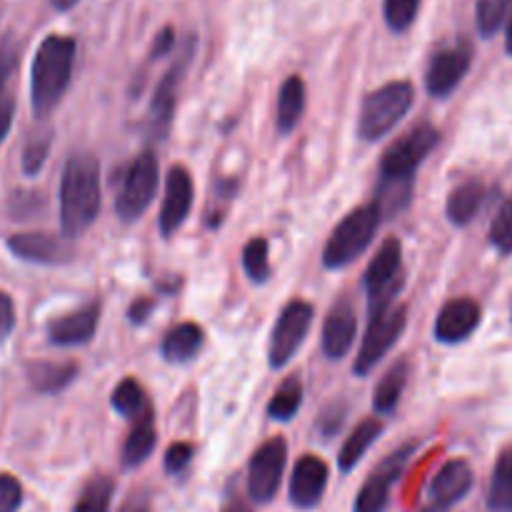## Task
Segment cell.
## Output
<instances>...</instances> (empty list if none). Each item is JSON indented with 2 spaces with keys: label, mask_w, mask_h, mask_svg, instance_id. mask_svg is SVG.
I'll return each instance as SVG.
<instances>
[{
  "label": "cell",
  "mask_w": 512,
  "mask_h": 512,
  "mask_svg": "<svg viewBox=\"0 0 512 512\" xmlns=\"http://www.w3.org/2000/svg\"><path fill=\"white\" fill-rule=\"evenodd\" d=\"M330 468L318 455H303L295 463L293 475H290L288 495L290 503L298 510H313L323 503V495L328 490Z\"/></svg>",
  "instance_id": "17"
},
{
  "label": "cell",
  "mask_w": 512,
  "mask_h": 512,
  "mask_svg": "<svg viewBox=\"0 0 512 512\" xmlns=\"http://www.w3.org/2000/svg\"><path fill=\"white\" fill-rule=\"evenodd\" d=\"M120 512H150V505L145 498H138V495H133V498L128 500V503L120 508Z\"/></svg>",
  "instance_id": "46"
},
{
  "label": "cell",
  "mask_w": 512,
  "mask_h": 512,
  "mask_svg": "<svg viewBox=\"0 0 512 512\" xmlns=\"http://www.w3.org/2000/svg\"><path fill=\"white\" fill-rule=\"evenodd\" d=\"M175 45H178V35H175V30L170 28V25H165V28L155 35L153 48H150V58H163V55H168Z\"/></svg>",
  "instance_id": "44"
},
{
  "label": "cell",
  "mask_w": 512,
  "mask_h": 512,
  "mask_svg": "<svg viewBox=\"0 0 512 512\" xmlns=\"http://www.w3.org/2000/svg\"><path fill=\"white\" fill-rule=\"evenodd\" d=\"M415 178H378L375 185L373 205L378 208L380 218L393 220L403 213L413 200Z\"/></svg>",
  "instance_id": "29"
},
{
  "label": "cell",
  "mask_w": 512,
  "mask_h": 512,
  "mask_svg": "<svg viewBox=\"0 0 512 512\" xmlns=\"http://www.w3.org/2000/svg\"><path fill=\"white\" fill-rule=\"evenodd\" d=\"M285 465H288V443L283 435H273L255 450L248 463V495L253 503H273L283 483Z\"/></svg>",
  "instance_id": "11"
},
{
  "label": "cell",
  "mask_w": 512,
  "mask_h": 512,
  "mask_svg": "<svg viewBox=\"0 0 512 512\" xmlns=\"http://www.w3.org/2000/svg\"><path fill=\"white\" fill-rule=\"evenodd\" d=\"M420 3L423 0H385L383 15L388 28L393 33H405V30L413 28L415 18L420 13Z\"/></svg>",
  "instance_id": "38"
},
{
  "label": "cell",
  "mask_w": 512,
  "mask_h": 512,
  "mask_svg": "<svg viewBox=\"0 0 512 512\" xmlns=\"http://www.w3.org/2000/svg\"><path fill=\"white\" fill-rule=\"evenodd\" d=\"M423 512H450V510H438V508H430V505H428V508H425Z\"/></svg>",
  "instance_id": "50"
},
{
  "label": "cell",
  "mask_w": 512,
  "mask_h": 512,
  "mask_svg": "<svg viewBox=\"0 0 512 512\" xmlns=\"http://www.w3.org/2000/svg\"><path fill=\"white\" fill-rule=\"evenodd\" d=\"M345 418H348V405L343 403V400H335V403H330L328 408L320 413L318 418V433L323 435L325 440H333L335 435L343 430L345 425Z\"/></svg>",
  "instance_id": "40"
},
{
  "label": "cell",
  "mask_w": 512,
  "mask_h": 512,
  "mask_svg": "<svg viewBox=\"0 0 512 512\" xmlns=\"http://www.w3.org/2000/svg\"><path fill=\"white\" fill-rule=\"evenodd\" d=\"M413 100L415 88L410 80H390L365 95L358 115V138H363L365 143L383 140L410 113Z\"/></svg>",
  "instance_id": "3"
},
{
  "label": "cell",
  "mask_w": 512,
  "mask_h": 512,
  "mask_svg": "<svg viewBox=\"0 0 512 512\" xmlns=\"http://www.w3.org/2000/svg\"><path fill=\"white\" fill-rule=\"evenodd\" d=\"M490 512H512V448L498 455L488 488Z\"/></svg>",
  "instance_id": "32"
},
{
  "label": "cell",
  "mask_w": 512,
  "mask_h": 512,
  "mask_svg": "<svg viewBox=\"0 0 512 512\" xmlns=\"http://www.w3.org/2000/svg\"><path fill=\"white\" fill-rule=\"evenodd\" d=\"M410 378V360L398 358L388 370L383 373V378L378 380L373 390V410L385 418V415H393L398 410L400 400H403L405 388H408Z\"/></svg>",
  "instance_id": "26"
},
{
  "label": "cell",
  "mask_w": 512,
  "mask_h": 512,
  "mask_svg": "<svg viewBox=\"0 0 512 512\" xmlns=\"http://www.w3.org/2000/svg\"><path fill=\"white\" fill-rule=\"evenodd\" d=\"M78 43L70 35H48L38 45L30 65V108L38 120H45L58 103L65 90L70 88Z\"/></svg>",
  "instance_id": "2"
},
{
  "label": "cell",
  "mask_w": 512,
  "mask_h": 512,
  "mask_svg": "<svg viewBox=\"0 0 512 512\" xmlns=\"http://www.w3.org/2000/svg\"><path fill=\"white\" fill-rule=\"evenodd\" d=\"M50 5H53V10H58V13H65V10L78 5V0H50Z\"/></svg>",
  "instance_id": "47"
},
{
  "label": "cell",
  "mask_w": 512,
  "mask_h": 512,
  "mask_svg": "<svg viewBox=\"0 0 512 512\" xmlns=\"http://www.w3.org/2000/svg\"><path fill=\"white\" fill-rule=\"evenodd\" d=\"M155 443H158V430H155V415L153 410L143 415L140 420H135L133 428H130L128 438H125L123 450H120V463L125 470L140 468L145 460L153 455Z\"/></svg>",
  "instance_id": "27"
},
{
  "label": "cell",
  "mask_w": 512,
  "mask_h": 512,
  "mask_svg": "<svg viewBox=\"0 0 512 512\" xmlns=\"http://www.w3.org/2000/svg\"><path fill=\"white\" fill-rule=\"evenodd\" d=\"M512 0H478L475 3V25H478L480 38H493L508 20Z\"/></svg>",
  "instance_id": "36"
},
{
  "label": "cell",
  "mask_w": 512,
  "mask_h": 512,
  "mask_svg": "<svg viewBox=\"0 0 512 512\" xmlns=\"http://www.w3.org/2000/svg\"><path fill=\"white\" fill-rule=\"evenodd\" d=\"M440 130L430 123H418L388 145L380 160V178H415V170L438 148Z\"/></svg>",
  "instance_id": "8"
},
{
  "label": "cell",
  "mask_w": 512,
  "mask_h": 512,
  "mask_svg": "<svg viewBox=\"0 0 512 512\" xmlns=\"http://www.w3.org/2000/svg\"><path fill=\"white\" fill-rule=\"evenodd\" d=\"M195 45H198V38H195V35H188L185 43L180 45V53L178 58H175V63L165 70L163 78L155 85L153 100H150L148 108V135L153 140L168 138L170 125H173L175 105H178V88L185 78V70L193 63Z\"/></svg>",
  "instance_id": "7"
},
{
  "label": "cell",
  "mask_w": 512,
  "mask_h": 512,
  "mask_svg": "<svg viewBox=\"0 0 512 512\" xmlns=\"http://www.w3.org/2000/svg\"><path fill=\"white\" fill-rule=\"evenodd\" d=\"M103 205L100 163L93 153H73L63 165L58 188L60 235L80 238L98 220Z\"/></svg>",
  "instance_id": "1"
},
{
  "label": "cell",
  "mask_w": 512,
  "mask_h": 512,
  "mask_svg": "<svg viewBox=\"0 0 512 512\" xmlns=\"http://www.w3.org/2000/svg\"><path fill=\"white\" fill-rule=\"evenodd\" d=\"M205 348V330L198 323H178L165 333L160 355L170 365H185L198 358Z\"/></svg>",
  "instance_id": "22"
},
{
  "label": "cell",
  "mask_w": 512,
  "mask_h": 512,
  "mask_svg": "<svg viewBox=\"0 0 512 512\" xmlns=\"http://www.w3.org/2000/svg\"><path fill=\"white\" fill-rule=\"evenodd\" d=\"M510 320H512V300H510Z\"/></svg>",
  "instance_id": "51"
},
{
  "label": "cell",
  "mask_w": 512,
  "mask_h": 512,
  "mask_svg": "<svg viewBox=\"0 0 512 512\" xmlns=\"http://www.w3.org/2000/svg\"><path fill=\"white\" fill-rule=\"evenodd\" d=\"M488 238L500 255H512V200H503L490 223Z\"/></svg>",
  "instance_id": "39"
},
{
  "label": "cell",
  "mask_w": 512,
  "mask_h": 512,
  "mask_svg": "<svg viewBox=\"0 0 512 512\" xmlns=\"http://www.w3.org/2000/svg\"><path fill=\"white\" fill-rule=\"evenodd\" d=\"M98 325L100 303H88L50 320L45 335H48V343L55 345V348H78V345H88L95 338Z\"/></svg>",
  "instance_id": "18"
},
{
  "label": "cell",
  "mask_w": 512,
  "mask_h": 512,
  "mask_svg": "<svg viewBox=\"0 0 512 512\" xmlns=\"http://www.w3.org/2000/svg\"><path fill=\"white\" fill-rule=\"evenodd\" d=\"M365 298H368V318H378L395 305V298L405 288L403 268V243L398 238H388L378 248V255L370 260L363 275Z\"/></svg>",
  "instance_id": "5"
},
{
  "label": "cell",
  "mask_w": 512,
  "mask_h": 512,
  "mask_svg": "<svg viewBox=\"0 0 512 512\" xmlns=\"http://www.w3.org/2000/svg\"><path fill=\"white\" fill-rule=\"evenodd\" d=\"M485 195H488V190H485V185L478 178H470L465 183L455 185L450 190L448 200H445V215H448L450 223L455 228H465V225L473 223L478 218L480 208H483Z\"/></svg>",
  "instance_id": "25"
},
{
  "label": "cell",
  "mask_w": 512,
  "mask_h": 512,
  "mask_svg": "<svg viewBox=\"0 0 512 512\" xmlns=\"http://www.w3.org/2000/svg\"><path fill=\"white\" fill-rule=\"evenodd\" d=\"M153 310H155V300L153 298L133 300V305H130V310H128L130 325H145V323H148L150 315H153Z\"/></svg>",
  "instance_id": "45"
},
{
  "label": "cell",
  "mask_w": 512,
  "mask_h": 512,
  "mask_svg": "<svg viewBox=\"0 0 512 512\" xmlns=\"http://www.w3.org/2000/svg\"><path fill=\"white\" fill-rule=\"evenodd\" d=\"M50 148H53V128L50 125H40L38 130L28 135L23 150H20V170H23L25 178L40 175V170L48 163Z\"/></svg>",
  "instance_id": "33"
},
{
  "label": "cell",
  "mask_w": 512,
  "mask_h": 512,
  "mask_svg": "<svg viewBox=\"0 0 512 512\" xmlns=\"http://www.w3.org/2000/svg\"><path fill=\"white\" fill-rule=\"evenodd\" d=\"M195 458V445L193 443H173L168 450H165L163 468L168 475H180L188 470V465L193 463Z\"/></svg>",
  "instance_id": "41"
},
{
  "label": "cell",
  "mask_w": 512,
  "mask_h": 512,
  "mask_svg": "<svg viewBox=\"0 0 512 512\" xmlns=\"http://www.w3.org/2000/svg\"><path fill=\"white\" fill-rule=\"evenodd\" d=\"M505 50H508V55H512V18L508 23V35H505Z\"/></svg>",
  "instance_id": "48"
},
{
  "label": "cell",
  "mask_w": 512,
  "mask_h": 512,
  "mask_svg": "<svg viewBox=\"0 0 512 512\" xmlns=\"http://www.w3.org/2000/svg\"><path fill=\"white\" fill-rule=\"evenodd\" d=\"M110 408H113L120 418L130 420V423H135V420L143 418L148 410H153L148 403V393H145V388L135 378H123L115 385L113 395H110Z\"/></svg>",
  "instance_id": "30"
},
{
  "label": "cell",
  "mask_w": 512,
  "mask_h": 512,
  "mask_svg": "<svg viewBox=\"0 0 512 512\" xmlns=\"http://www.w3.org/2000/svg\"><path fill=\"white\" fill-rule=\"evenodd\" d=\"M405 328H408V305H393V308L385 310L378 318H370L365 338L358 348L353 373L358 378H365V375L373 373L380 360L403 338Z\"/></svg>",
  "instance_id": "9"
},
{
  "label": "cell",
  "mask_w": 512,
  "mask_h": 512,
  "mask_svg": "<svg viewBox=\"0 0 512 512\" xmlns=\"http://www.w3.org/2000/svg\"><path fill=\"white\" fill-rule=\"evenodd\" d=\"M115 483L108 475H93L88 483L80 490L78 500H75L73 512H108L113 503Z\"/></svg>",
  "instance_id": "34"
},
{
  "label": "cell",
  "mask_w": 512,
  "mask_h": 512,
  "mask_svg": "<svg viewBox=\"0 0 512 512\" xmlns=\"http://www.w3.org/2000/svg\"><path fill=\"white\" fill-rule=\"evenodd\" d=\"M470 65H473V45L468 40H460V43L438 50L430 58L428 70H425V90H428L430 98H450L460 88L465 75L470 73Z\"/></svg>",
  "instance_id": "13"
},
{
  "label": "cell",
  "mask_w": 512,
  "mask_h": 512,
  "mask_svg": "<svg viewBox=\"0 0 512 512\" xmlns=\"http://www.w3.org/2000/svg\"><path fill=\"white\" fill-rule=\"evenodd\" d=\"M383 435V420L380 418H365L350 430V435L345 438L343 448L338 453V468L343 473H350V470L358 468L360 460L365 458L370 448L375 445V440Z\"/></svg>",
  "instance_id": "28"
},
{
  "label": "cell",
  "mask_w": 512,
  "mask_h": 512,
  "mask_svg": "<svg viewBox=\"0 0 512 512\" xmlns=\"http://www.w3.org/2000/svg\"><path fill=\"white\" fill-rule=\"evenodd\" d=\"M475 483V473L473 465L463 458L448 460L438 473L433 475L428 485V498H430V508L438 510H450L453 505H458L465 495L473 490Z\"/></svg>",
  "instance_id": "19"
},
{
  "label": "cell",
  "mask_w": 512,
  "mask_h": 512,
  "mask_svg": "<svg viewBox=\"0 0 512 512\" xmlns=\"http://www.w3.org/2000/svg\"><path fill=\"white\" fill-rule=\"evenodd\" d=\"M315 308L308 300H290L283 310H280L278 320L273 325V333H270L268 343V363L273 370L285 368L290 360L295 358L300 348H303L305 338L310 333V325H313Z\"/></svg>",
  "instance_id": "10"
},
{
  "label": "cell",
  "mask_w": 512,
  "mask_h": 512,
  "mask_svg": "<svg viewBox=\"0 0 512 512\" xmlns=\"http://www.w3.org/2000/svg\"><path fill=\"white\" fill-rule=\"evenodd\" d=\"M80 368L73 360H33L25 368L30 388L40 395H58L75 383Z\"/></svg>",
  "instance_id": "21"
},
{
  "label": "cell",
  "mask_w": 512,
  "mask_h": 512,
  "mask_svg": "<svg viewBox=\"0 0 512 512\" xmlns=\"http://www.w3.org/2000/svg\"><path fill=\"white\" fill-rule=\"evenodd\" d=\"M223 512H250V508H245L243 503H230Z\"/></svg>",
  "instance_id": "49"
},
{
  "label": "cell",
  "mask_w": 512,
  "mask_h": 512,
  "mask_svg": "<svg viewBox=\"0 0 512 512\" xmlns=\"http://www.w3.org/2000/svg\"><path fill=\"white\" fill-rule=\"evenodd\" d=\"M480 323H483V308L478 300L468 298V295L453 298L440 308L433 325V338L443 345H460L470 340Z\"/></svg>",
  "instance_id": "15"
},
{
  "label": "cell",
  "mask_w": 512,
  "mask_h": 512,
  "mask_svg": "<svg viewBox=\"0 0 512 512\" xmlns=\"http://www.w3.org/2000/svg\"><path fill=\"white\" fill-rule=\"evenodd\" d=\"M8 250L23 263L33 265H65L73 260L75 250L68 238L53 233H15L8 238Z\"/></svg>",
  "instance_id": "16"
},
{
  "label": "cell",
  "mask_w": 512,
  "mask_h": 512,
  "mask_svg": "<svg viewBox=\"0 0 512 512\" xmlns=\"http://www.w3.org/2000/svg\"><path fill=\"white\" fill-rule=\"evenodd\" d=\"M238 190H240V183L235 178H223L215 183L213 198H210L208 210H205V225H208V230H215L223 225L225 213H228L230 203L235 200Z\"/></svg>",
  "instance_id": "37"
},
{
  "label": "cell",
  "mask_w": 512,
  "mask_h": 512,
  "mask_svg": "<svg viewBox=\"0 0 512 512\" xmlns=\"http://www.w3.org/2000/svg\"><path fill=\"white\" fill-rule=\"evenodd\" d=\"M15 323H18V313H15V303L5 290H0V345L8 343L13 335Z\"/></svg>",
  "instance_id": "43"
},
{
  "label": "cell",
  "mask_w": 512,
  "mask_h": 512,
  "mask_svg": "<svg viewBox=\"0 0 512 512\" xmlns=\"http://www.w3.org/2000/svg\"><path fill=\"white\" fill-rule=\"evenodd\" d=\"M243 270L250 283L265 285L270 280V245L263 235H255L243 248Z\"/></svg>",
  "instance_id": "35"
},
{
  "label": "cell",
  "mask_w": 512,
  "mask_h": 512,
  "mask_svg": "<svg viewBox=\"0 0 512 512\" xmlns=\"http://www.w3.org/2000/svg\"><path fill=\"white\" fill-rule=\"evenodd\" d=\"M380 223H383V218H380L378 208H375L373 203L358 205V208L350 210V213L335 225L328 243H325L323 248L325 268L343 270L348 268V265H353L355 260L370 248Z\"/></svg>",
  "instance_id": "4"
},
{
  "label": "cell",
  "mask_w": 512,
  "mask_h": 512,
  "mask_svg": "<svg viewBox=\"0 0 512 512\" xmlns=\"http://www.w3.org/2000/svg\"><path fill=\"white\" fill-rule=\"evenodd\" d=\"M160 185V165L158 155L150 148L135 155L130 168L125 170L120 180L118 195H115V215L123 223H135L145 215V210L153 205Z\"/></svg>",
  "instance_id": "6"
},
{
  "label": "cell",
  "mask_w": 512,
  "mask_h": 512,
  "mask_svg": "<svg viewBox=\"0 0 512 512\" xmlns=\"http://www.w3.org/2000/svg\"><path fill=\"white\" fill-rule=\"evenodd\" d=\"M415 455V443L400 445L398 450L383 458V463L368 475L363 488L358 490L353 503V512H385L390 505V490L403 478L410 458Z\"/></svg>",
  "instance_id": "12"
},
{
  "label": "cell",
  "mask_w": 512,
  "mask_h": 512,
  "mask_svg": "<svg viewBox=\"0 0 512 512\" xmlns=\"http://www.w3.org/2000/svg\"><path fill=\"white\" fill-rule=\"evenodd\" d=\"M20 63V45L15 43L13 35H5L0 40V145L8 138L10 128H13L15 118V98L10 93V80H13L15 70Z\"/></svg>",
  "instance_id": "23"
},
{
  "label": "cell",
  "mask_w": 512,
  "mask_h": 512,
  "mask_svg": "<svg viewBox=\"0 0 512 512\" xmlns=\"http://www.w3.org/2000/svg\"><path fill=\"white\" fill-rule=\"evenodd\" d=\"M358 333V313L348 298L338 300L328 310L323 323V355L333 363H340L353 350Z\"/></svg>",
  "instance_id": "20"
},
{
  "label": "cell",
  "mask_w": 512,
  "mask_h": 512,
  "mask_svg": "<svg viewBox=\"0 0 512 512\" xmlns=\"http://www.w3.org/2000/svg\"><path fill=\"white\" fill-rule=\"evenodd\" d=\"M195 203V185L193 175L185 165H173L165 175V193L160 203L158 230L165 240L173 238L188 220L190 210Z\"/></svg>",
  "instance_id": "14"
},
{
  "label": "cell",
  "mask_w": 512,
  "mask_h": 512,
  "mask_svg": "<svg viewBox=\"0 0 512 512\" xmlns=\"http://www.w3.org/2000/svg\"><path fill=\"white\" fill-rule=\"evenodd\" d=\"M305 105H308V90L300 75H290L278 90V108H275V128L280 135H290L303 123Z\"/></svg>",
  "instance_id": "24"
},
{
  "label": "cell",
  "mask_w": 512,
  "mask_h": 512,
  "mask_svg": "<svg viewBox=\"0 0 512 512\" xmlns=\"http://www.w3.org/2000/svg\"><path fill=\"white\" fill-rule=\"evenodd\" d=\"M23 505V485L15 475L0 473V512H18Z\"/></svg>",
  "instance_id": "42"
},
{
  "label": "cell",
  "mask_w": 512,
  "mask_h": 512,
  "mask_svg": "<svg viewBox=\"0 0 512 512\" xmlns=\"http://www.w3.org/2000/svg\"><path fill=\"white\" fill-rule=\"evenodd\" d=\"M305 388L303 380L298 375H290L283 383L278 385V390L273 393L268 403V418L278 420V423H290V420L298 415V410L303 408Z\"/></svg>",
  "instance_id": "31"
}]
</instances>
